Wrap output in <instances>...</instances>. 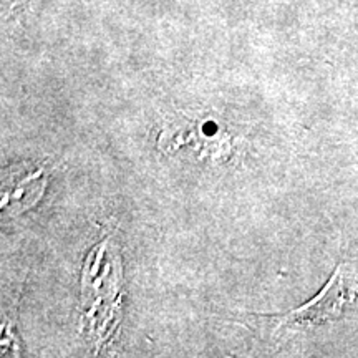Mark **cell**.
<instances>
[{
    "mask_svg": "<svg viewBox=\"0 0 358 358\" xmlns=\"http://www.w3.org/2000/svg\"><path fill=\"white\" fill-rule=\"evenodd\" d=\"M353 312H358V271L352 266H340L324 290L313 301L289 313L284 325H320Z\"/></svg>",
    "mask_w": 358,
    "mask_h": 358,
    "instance_id": "obj_1",
    "label": "cell"
},
{
    "mask_svg": "<svg viewBox=\"0 0 358 358\" xmlns=\"http://www.w3.org/2000/svg\"><path fill=\"white\" fill-rule=\"evenodd\" d=\"M159 148L168 153H174L178 150L196 151L199 158H214L224 161L231 155L229 140H224L221 133L216 129L208 133L206 124H192L186 122L185 124H173V128H164L159 138Z\"/></svg>",
    "mask_w": 358,
    "mask_h": 358,
    "instance_id": "obj_2",
    "label": "cell"
},
{
    "mask_svg": "<svg viewBox=\"0 0 358 358\" xmlns=\"http://www.w3.org/2000/svg\"><path fill=\"white\" fill-rule=\"evenodd\" d=\"M45 185H47V178H45L43 168L10 176L8 181L3 182L2 209L8 214L25 211L42 196Z\"/></svg>",
    "mask_w": 358,
    "mask_h": 358,
    "instance_id": "obj_3",
    "label": "cell"
}]
</instances>
